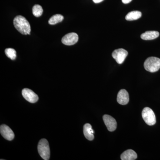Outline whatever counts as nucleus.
<instances>
[{"label": "nucleus", "mask_w": 160, "mask_h": 160, "mask_svg": "<svg viewBox=\"0 0 160 160\" xmlns=\"http://www.w3.org/2000/svg\"><path fill=\"white\" fill-rule=\"evenodd\" d=\"M22 94L24 98L29 102L35 103L38 100V95L31 89L27 88L23 89L22 91Z\"/></svg>", "instance_id": "0eeeda50"}, {"label": "nucleus", "mask_w": 160, "mask_h": 160, "mask_svg": "<svg viewBox=\"0 0 160 160\" xmlns=\"http://www.w3.org/2000/svg\"><path fill=\"white\" fill-rule=\"evenodd\" d=\"M142 117L145 122L149 126H153L156 122L155 115L152 109L146 107L142 112Z\"/></svg>", "instance_id": "20e7f679"}, {"label": "nucleus", "mask_w": 160, "mask_h": 160, "mask_svg": "<svg viewBox=\"0 0 160 160\" xmlns=\"http://www.w3.org/2000/svg\"><path fill=\"white\" fill-rule=\"evenodd\" d=\"M137 158L136 152L132 149H128L122 153L121 159L122 160H134Z\"/></svg>", "instance_id": "f8f14e48"}, {"label": "nucleus", "mask_w": 160, "mask_h": 160, "mask_svg": "<svg viewBox=\"0 0 160 160\" xmlns=\"http://www.w3.org/2000/svg\"><path fill=\"white\" fill-rule=\"evenodd\" d=\"M128 52L123 49H116L112 52V57L119 64H122L128 56Z\"/></svg>", "instance_id": "39448f33"}, {"label": "nucleus", "mask_w": 160, "mask_h": 160, "mask_svg": "<svg viewBox=\"0 0 160 160\" xmlns=\"http://www.w3.org/2000/svg\"><path fill=\"white\" fill-rule=\"evenodd\" d=\"M144 68L147 71L151 72H157L160 69V59L156 57H149L145 61Z\"/></svg>", "instance_id": "f03ea898"}, {"label": "nucleus", "mask_w": 160, "mask_h": 160, "mask_svg": "<svg viewBox=\"0 0 160 160\" xmlns=\"http://www.w3.org/2000/svg\"><path fill=\"white\" fill-rule=\"evenodd\" d=\"M159 32L156 31H146L141 35V38L144 40H152L158 37Z\"/></svg>", "instance_id": "ddd939ff"}, {"label": "nucleus", "mask_w": 160, "mask_h": 160, "mask_svg": "<svg viewBox=\"0 0 160 160\" xmlns=\"http://www.w3.org/2000/svg\"><path fill=\"white\" fill-rule=\"evenodd\" d=\"M6 55L11 60H14L16 58V51L12 48H8L5 50Z\"/></svg>", "instance_id": "f3484780"}, {"label": "nucleus", "mask_w": 160, "mask_h": 160, "mask_svg": "<svg viewBox=\"0 0 160 160\" xmlns=\"http://www.w3.org/2000/svg\"><path fill=\"white\" fill-rule=\"evenodd\" d=\"M15 28L23 35L30 34L31 27L27 19L21 15L17 16L13 20Z\"/></svg>", "instance_id": "f257e3e1"}, {"label": "nucleus", "mask_w": 160, "mask_h": 160, "mask_svg": "<svg viewBox=\"0 0 160 160\" xmlns=\"http://www.w3.org/2000/svg\"><path fill=\"white\" fill-rule=\"evenodd\" d=\"M78 36L75 32H70L64 36L62 40V42L66 46H72L77 42Z\"/></svg>", "instance_id": "423d86ee"}, {"label": "nucleus", "mask_w": 160, "mask_h": 160, "mask_svg": "<svg viewBox=\"0 0 160 160\" xmlns=\"http://www.w3.org/2000/svg\"><path fill=\"white\" fill-rule=\"evenodd\" d=\"M83 132L86 138L89 141H92L94 139V132L92 129L91 125L89 123L85 124L83 127Z\"/></svg>", "instance_id": "9b49d317"}, {"label": "nucleus", "mask_w": 160, "mask_h": 160, "mask_svg": "<svg viewBox=\"0 0 160 160\" xmlns=\"http://www.w3.org/2000/svg\"><path fill=\"white\" fill-rule=\"evenodd\" d=\"M38 151L40 156L43 159H49L50 155V148L49 142L46 139H42L39 141L38 146Z\"/></svg>", "instance_id": "7ed1b4c3"}, {"label": "nucleus", "mask_w": 160, "mask_h": 160, "mask_svg": "<svg viewBox=\"0 0 160 160\" xmlns=\"http://www.w3.org/2000/svg\"><path fill=\"white\" fill-rule=\"evenodd\" d=\"M118 103L120 105H126L129 102V95L128 92L125 89H121L118 93L117 96Z\"/></svg>", "instance_id": "9d476101"}, {"label": "nucleus", "mask_w": 160, "mask_h": 160, "mask_svg": "<svg viewBox=\"0 0 160 160\" xmlns=\"http://www.w3.org/2000/svg\"><path fill=\"white\" fill-rule=\"evenodd\" d=\"M95 3H99L102 2L104 0H92Z\"/></svg>", "instance_id": "6ab92c4d"}, {"label": "nucleus", "mask_w": 160, "mask_h": 160, "mask_svg": "<svg viewBox=\"0 0 160 160\" xmlns=\"http://www.w3.org/2000/svg\"><path fill=\"white\" fill-rule=\"evenodd\" d=\"M142 12L139 11H133L129 12L126 17V19L127 21H134L142 17Z\"/></svg>", "instance_id": "4468645a"}, {"label": "nucleus", "mask_w": 160, "mask_h": 160, "mask_svg": "<svg viewBox=\"0 0 160 160\" xmlns=\"http://www.w3.org/2000/svg\"><path fill=\"white\" fill-rule=\"evenodd\" d=\"M32 11L34 16L39 17L42 14L43 10L42 6L39 5H35L32 7Z\"/></svg>", "instance_id": "dca6fc26"}, {"label": "nucleus", "mask_w": 160, "mask_h": 160, "mask_svg": "<svg viewBox=\"0 0 160 160\" xmlns=\"http://www.w3.org/2000/svg\"><path fill=\"white\" fill-rule=\"evenodd\" d=\"M64 19V17L62 15L55 14L52 16L49 21V24L54 25L58 23L61 22Z\"/></svg>", "instance_id": "2eb2a0df"}, {"label": "nucleus", "mask_w": 160, "mask_h": 160, "mask_svg": "<svg viewBox=\"0 0 160 160\" xmlns=\"http://www.w3.org/2000/svg\"><path fill=\"white\" fill-rule=\"evenodd\" d=\"M103 119L109 131H114L116 129L117 123L114 118L109 115H104L103 117Z\"/></svg>", "instance_id": "6e6552de"}, {"label": "nucleus", "mask_w": 160, "mask_h": 160, "mask_svg": "<svg viewBox=\"0 0 160 160\" xmlns=\"http://www.w3.org/2000/svg\"><path fill=\"white\" fill-rule=\"evenodd\" d=\"M0 132L3 137L8 141H12L14 138V132L9 126L6 125H1Z\"/></svg>", "instance_id": "1a4fd4ad"}, {"label": "nucleus", "mask_w": 160, "mask_h": 160, "mask_svg": "<svg viewBox=\"0 0 160 160\" xmlns=\"http://www.w3.org/2000/svg\"><path fill=\"white\" fill-rule=\"evenodd\" d=\"M132 1V0H122V2L124 4H126L130 3Z\"/></svg>", "instance_id": "a211bd4d"}]
</instances>
